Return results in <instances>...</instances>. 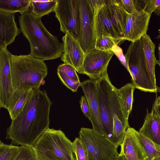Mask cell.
<instances>
[{
  "mask_svg": "<svg viewBox=\"0 0 160 160\" xmlns=\"http://www.w3.org/2000/svg\"><path fill=\"white\" fill-rule=\"evenodd\" d=\"M57 4L55 0H32L31 13L35 16L41 18L53 12Z\"/></svg>",
  "mask_w": 160,
  "mask_h": 160,
  "instance_id": "cell-23",
  "label": "cell"
},
{
  "mask_svg": "<svg viewBox=\"0 0 160 160\" xmlns=\"http://www.w3.org/2000/svg\"><path fill=\"white\" fill-rule=\"evenodd\" d=\"M112 51L113 52L114 54H116L122 64L127 69V66L125 58L123 53L122 49L117 45L113 47Z\"/></svg>",
  "mask_w": 160,
  "mask_h": 160,
  "instance_id": "cell-35",
  "label": "cell"
},
{
  "mask_svg": "<svg viewBox=\"0 0 160 160\" xmlns=\"http://www.w3.org/2000/svg\"><path fill=\"white\" fill-rule=\"evenodd\" d=\"M114 54L112 51H102L95 48L91 50L85 54L81 74L97 81L107 70L109 61Z\"/></svg>",
  "mask_w": 160,
  "mask_h": 160,
  "instance_id": "cell-11",
  "label": "cell"
},
{
  "mask_svg": "<svg viewBox=\"0 0 160 160\" xmlns=\"http://www.w3.org/2000/svg\"><path fill=\"white\" fill-rule=\"evenodd\" d=\"M96 38L103 33L122 41L128 13L116 0H107L105 3L95 11Z\"/></svg>",
  "mask_w": 160,
  "mask_h": 160,
  "instance_id": "cell-6",
  "label": "cell"
},
{
  "mask_svg": "<svg viewBox=\"0 0 160 160\" xmlns=\"http://www.w3.org/2000/svg\"><path fill=\"white\" fill-rule=\"evenodd\" d=\"M154 143L160 145V113L152 109L147 113L144 123L138 131Z\"/></svg>",
  "mask_w": 160,
  "mask_h": 160,
  "instance_id": "cell-18",
  "label": "cell"
},
{
  "mask_svg": "<svg viewBox=\"0 0 160 160\" xmlns=\"http://www.w3.org/2000/svg\"><path fill=\"white\" fill-rule=\"evenodd\" d=\"M145 160H160V157H159L153 159H149L145 158Z\"/></svg>",
  "mask_w": 160,
  "mask_h": 160,
  "instance_id": "cell-37",
  "label": "cell"
},
{
  "mask_svg": "<svg viewBox=\"0 0 160 160\" xmlns=\"http://www.w3.org/2000/svg\"><path fill=\"white\" fill-rule=\"evenodd\" d=\"M57 70L63 72L70 78L77 82H80L75 69L72 66L63 63L60 65Z\"/></svg>",
  "mask_w": 160,
  "mask_h": 160,
  "instance_id": "cell-31",
  "label": "cell"
},
{
  "mask_svg": "<svg viewBox=\"0 0 160 160\" xmlns=\"http://www.w3.org/2000/svg\"><path fill=\"white\" fill-rule=\"evenodd\" d=\"M151 14L143 9L128 13L123 40L134 42L147 33Z\"/></svg>",
  "mask_w": 160,
  "mask_h": 160,
  "instance_id": "cell-14",
  "label": "cell"
},
{
  "mask_svg": "<svg viewBox=\"0 0 160 160\" xmlns=\"http://www.w3.org/2000/svg\"><path fill=\"white\" fill-rule=\"evenodd\" d=\"M11 54L6 47L0 53V109H7L14 92L11 75Z\"/></svg>",
  "mask_w": 160,
  "mask_h": 160,
  "instance_id": "cell-12",
  "label": "cell"
},
{
  "mask_svg": "<svg viewBox=\"0 0 160 160\" xmlns=\"http://www.w3.org/2000/svg\"><path fill=\"white\" fill-rule=\"evenodd\" d=\"M101 120L104 137L112 143L113 118L116 115L127 129L130 127L119 101L118 88L112 83L107 70L97 81Z\"/></svg>",
  "mask_w": 160,
  "mask_h": 160,
  "instance_id": "cell-4",
  "label": "cell"
},
{
  "mask_svg": "<svg viewBox=\"0 0 160 160\" xmlns=\"http://www.w3.org/2000/svg\"><path fill=\"white\" fill-rule=\"evenodd\" d=\"M13 160H37L33 147L21 146L20 149Z\"/></svg>",
  "mask_w": 160,
  "mask_h": 160,
  "instance_id": "cell-29",
  "label": "cell"
},
{
  "mask_svg": "<svg viewBox=\"0 0 160 160\" xmlns=\"http://www.w3.org/2000/svg\"><path fill=\"white\" fill-rule=\"evenodd\" d=\"M53 12L59 22L60 31L78 41L80 18L79 0H57Z\"/></svg>",
  "mask_w": 160,
  "mask_h": 160,
  "instance_id": "cell-9",
  "label": "cell"
},
{
  "mask_svg": "<svg viewBox=\"0 0 160 160\" xmlns=\"http://www.w3.org/2000/svg\"><path fill=\"white\" fill-rule=\"evenodd\" d=\"M79 2L80 18L78 41L85 54L95 48V12L89 0H79Z\"/></svg>",
  "mask_w": 160,
  "mask_h": 160,
  "instance_id": "cell-10",
  "label": "cell"
},
{
  "mask_svg": "<svg viewBox=\"0 0 160 160\" xmlns=\"http://www.w3.org/2000/svg\"><path fill=\"white\" fill-rule=\"evenodd\" d=\"M144 2L143 10L150 13L154 12L157 15H159L160 0H145Z\"/></svg>",
  "mask_w": 160,
  "mask_h": 160,
  "instance_id": "cell-32",
  "label": "cell"
},
{
  "mask_svg": "<svg viewBox=\"0 0 160 160\" xmlns=\"http://www.w3.org/2000/svg\"><path fill=\"white\" fill-rule=\"evenodd\" d=\"M19 21L20 32L29 42L30 55L43 61L61 57L63 42L47 30L41 18L28 12L21 15Z\"/></svg>",
  "mask_w": 160,
  "mask_h": 160,
  "instance_id": "cell-2",
  "label": "cell"
},
{
  "mask_svg": "<svg viewBox=\"0 0 160 160\" xmlns=\"http://www.w3.org/2000/svg\"><path fill=\"white\" fill-rule=\"evenodd\" d=\"M125 57L127 69L135 88L145 92H160L159 87L153 85L148 72L141 38L131 42Z\"/></svg>",
  "mask_w": 160,
  "mask_h": 160,
  "instance_id": "cell-7",
  "label": "cell"
},
{
  "mask_svg": "<svg viewBox=\"0 0 160 160\" xmlns=\"http://www.w3.org/2000/svg\"><path fill=\"white\" fill-rule=\"evenodd\" d=\"M82 88L88 102L91 114L92 129L98 134L104 136L101 120L97 81L89 79L81 82Z\"/></svg>",
  "mask_w": 160,
  "mask_h": 160,
  "instance_id": "cell-13",
  "label": "cell"
},
{
  "mask_svg": "<svg viewBox=\"0 0 160 160\" xmlns=\"http://www.w3.org/2000/svg\"><path fill=\"white\" fill-rule=\"evenodd\" d=\"M31 0H0V11L21 15L29 12Z\"/></svg>",
  "mask_w": 160,
  "mask_h": 160,
  "instance_id": "cell-22",
  "label": "cell"
},
{
  "mask_svg": "<svg viewBox=\"0 0 160 160\" xmlns=\"http://www.w3.org/2000/svg\"><path fill=\"white\" fill-rule=\"evenodd\" d=\"M138 135L144 149L145 158L153 159L160 157V145L154 143L138 131Z\"/></svg>",
  "mask_w": 160,
  "mask_h": 160,
  "instance_id": "cell-24",
  "label": "cell"
},
{
  "mask_svg": "<svg viewBox=\"0 0 160 160\" xmlns=\"http://www.w3.org/2000/svg\"><path fill=\"white\" fill-rule=\"evenodd\" d=\"M80 103L82 112L85 117L90 120L91 114L90 108L87 100L85 95L81 96Z\"/></svg>",
  "mask_w": 160,
  "mask_h": 160,
  "instance_id": "cell-34",
  "label": "cell"
},
{
  "mask_svg": "<svg viewBox=\"0 0 160 160\" xmlns=\"http://www.w3.org/2000/svg\"><path fill=\"white\" fill-rule=\"evenodd\" d=\"M147 70L149 78L153 85L158 86L156 83L155 74V67L156 64L160 65V62L156 59L155 54V45L150 37L147 33L141 38Z\"/></svg>",
  "mask_w": 160,
  "mask_h": 160,
  "instance_id": "cell-19",
  "label": "cell"
},
{
  "mask_svg": "<svg viewBox=\"0 0 160 160\" xmlns=\"http://www.w3.org/2000/svg\"><path fill=\"white\" fill-rule=\"evenodd\" d=\"M138 132L133 128H128L120 145L121 151L119 154L124 156L128 160H145V154Z\"/></svg>",
  "mask_w": 160,
  "mask_h": 160,
  "instance_id": "cell-16",
  "label": "cell"
},
{
  "mask_svg": "<svg viewBox=\"0 0 160 160\" xmlns=\"http://www.w3.org/2000/svg\"><path fill=\"white\" fill-rule=\"evenodd\" d=\"M113 116L112 143L118 148L123 141L126 129L117 115Z\"/></svg>",
  "mask_w": 160,
  "mask_h": 160,
  "instance_id": "cell-26",
  "label": "cell"
},
{
  "mask_svg": "<svg viewBox=\"0 0 160 160\" xmlns=\"http://www.w3.org/2000/svg\"><path fill=\"white\" fill-rule=\"evenodd\" d=\"M33 90L32 95L23 110L7 128L6 138L11 140L12 145L32 147L49 127L52 103L45 90Z\"/></svg>",
  "mask_w": 160,
  "mask_h": 160,
  "instance_id": "cell-1",
  "label": "cell"
},
{
  "mask_svg": "<svg viewBox=\"0 0 160 160\" xmlns=\"http://www.w3.org/2000/svg\"><path fill=\"white\" fill-rule=\"evenodd\" d=\"M33 93V89L14 91L7 109L12 120L16 119L22 111Z\"/></svg>",
  "mask_w": 160,
  "mask_h": 160,
  "instance_id": "cell-20",
  "label": "cell"
},
{
  "mask_svg": "<svg viewBox=\"0 0 160 160\" xmlns=\"http://www.w3.org/2000/svg\"><path fill=\"white\" fill-rule=\"evenodd\" d=\"M79 136L86 150L88 160H111L119 154L118 148L92 129L81 128Z\"/></svg>",
  "mask_w": 160,
  "mask_h": 160,
  "instance_id": "cell-8",
  "label": "cell"
},
{
  "mask_svg": "<svg viewBox=\"0 0 160 160\" xmlns=\"http://www.w3.org/2000/svg\"><path fill=\"white\" fill-rule=\"evenodd\" d=\"M121 41L107 33L101 34L96 38L94 48L102 51H112Z\"/></svg>",
  "mask_w": 160,
  "mask_h": 160,
  "instance_id": "cell-25",
  "label": "cell"
},
{
  "mask_svg": "<svg viewBox=\"0 0 160 160\" xmlns=\"http://www.w3.org/2000/svg\"><path fill=\"white\" fill-rule=\"evenodd\" d=\"M72 148L75 160H88L86 150L79 138L72 142Z\"/></svg>",
  "mask_w": 160,
  "mask_h": 160,
  "instance_id": "cell-28",
  "label": "cell"
},
{
  "mask_svg": "<svg viewBox=\"0 0 160 160\" xmlns=\"http://www.w3.org/2000/svg\"><path fill=\"white\" fill-rule=\"evenodd\" d=\"M58 76L62 83L72 92H76L80 86L81 82L75 81L68 77L62 72L57 70Z\"/></svg>",
  "mask_w": 160,
  "mask_h": 160,
  "instance_id": "cell-30",
  "label": "cell"
},
{
  "mask_svg": "<svg viewBox=\"0 0 160 160\" xmlns=\"http://www.w3.org/2000/svg\"><path fill=\"white\" fill-rule=\"evenodd\" d=\"M111 160H128L123 155H120L119 153L116 156L112 158Z\"/></svg>",
  "mask_w": 160,
  "mask_h": 160,
  "instance_id": "cell-36",
  "label": "cell"
},
{
  "mask_svg": "<svg viewBox=\"0 0 160 160\" xmlns=\"http://www.w3.org/2000/svg\"><path fill=\"white\" fill-rule=\"evenodd\" d=\"M10 71L14 91L40 88L48 74L44 61L30 54L10 56Z\"/></svg>",
  "mask_w": 160,
  "mask_h": 160,
  "instance_id": "cell-3",
  "label": "cell"
},
{
  "mask_svg": "<svg viewBox=\"0 0 160 160\" xmlns=\"http://www.w3.org/2000/svg\"><path fill=\"white\" fill-rule=\"evenodd\" d=\"M20 146L3 143L0 146V160H13Z\"/></svg>",
  "mask_w": 160,
  "mask_h": 160,
  "instance_id": "cell-27",
  "label": "cell"
},
{
  "mask_svg": "<svg viewBox=\"0 0 160 160\" xmlns=\"http://www.w3.org/2000/svg\"><path fill=\"white\" fill-rule=\"evenodd\" d=\"M4 47V46H3L2 45H1V44H0V53L1 52V51H2V49L4 47Z\"/></svg>",
  "mask_w": 160,
  "mask_h": 160,
  "instance_id": "cell-38",
  "label": "cell"
},
{
  "mask_svg": "<svg viewBox=\"0 0 160 160\" xmlns=\"http://www.w3.org/2000/svg\"><path fill=\"white\" fill-rule=\"evenodd\" d=\"M63 44V53L61 59L64 63L72 66L78 73L81 74L85 53L78 41L68 34L62 38Z\"/></svg>",
  "mask_w": 160,
  "mask_h": 160,
  "instance_id": "cell-15",
  "label": "cell"
},
{
  "mask_svg": "<svg viewBox=\"0 0 160 160\" xmlns=\"http://www.w3.org/2000/svg\"><path fill=\"white\" fill-rule=\"evenodd\" d=\"M135 88L132 83H129L118 89L120 104L125 118L128 121L132 109L133 92Z\"/></svg>",
  "mask_w": 160,
  "mask_h": 160,
  "instance_id": "cell-21",
  "label": "cell"
},
{
  "mask_svg": "<svg viewBox=\"0 0 160 160\" xmlns=\"http://www.w3.org/2000/svg\"><path fill=\"white\" fill-rule=\"evenodd\" d=\"M32 147L37 160H75L72 142L59 130L48 128Z\"/></svg>",
  "mask_w": 160,
  "mask_h": 160,
  "instance_id": "cell-5",
  "label": "cell"
},
{
  "mask_svg": "<svg viewBox=\"0 0 160 160\" xmlns=\"http://www.w3.org/2000/svg\"><path fill=\"white\" fill-rule=\"evenodd\" d=\"M20 32L15 21V13L0 11V43L7 47L14 42Z\"/></svg>",
  "mask_w": 160,
  "mask_h": 160,
  "instance_id": "cell-17",
  "label": "cell"
},
{
  "mask_svg": "<svg viewBox=\"0 0 160 160\" xmlns=\"http://www.w3.org/2000/svg\"><path fill=\"white\" fill-rule=\"evenodd\" d=\"M3 143H2V141H1L0 139V146H1L2 145Z\"/></svg>",
  "mask_w": 160,
  "mask_h": 160,
  "instance_id": "cell-39",
  "label": "cell"
},
{
  "mask_svg": "<svg viewBox=\"0 0 160 160\" xmlns=\"http://www.w3.org/2000/svg\"><path fill=\"white\" fill-rule=\"evenodd\" d=\"M117 3L128 14H131L137 10L133 0H116Z\"/></svg>",
  "mask_w": 160,
  "mask_h": 160,
  "instance_id": "cell-33",
  "label": "cell"
}]
</instances>
